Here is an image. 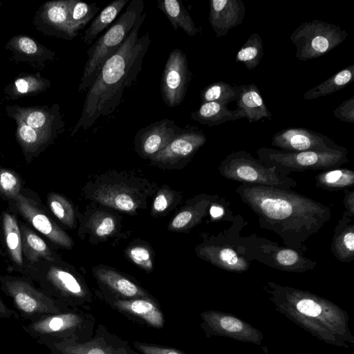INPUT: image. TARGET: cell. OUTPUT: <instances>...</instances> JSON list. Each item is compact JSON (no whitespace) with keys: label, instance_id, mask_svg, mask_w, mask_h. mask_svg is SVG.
Listing matches in <instances>:
<instances>
[{"label":"cell","instance_id":"44dd1931","mask_svg":"<svg viewBox=\"0 0 354 354\" xmlns=\"http://www.w3.org/2000/svg\"><path fill=\"white\" fill-rule=\"evenodd\" d=\"M4 48L12 54V60L16 63L26 62L32 67L42 70L48 62L53 61L55 53L35 38L25 35L12 37Z\"/></svg>","mask_w":354,"mask_h":354},{"label":"cell","instance_id":"7402d4cb","mask_svg":"<svg viewBox=\"0 0 354 354\" xmlns=\"http://www.w3.org/2000/svg\"><path fill=\"white\" fill-rule=\"evenodd\" d=\"M245 8L241 0L209 1V22L217 37L243 23Z\"/></svg>","mask_w":354,"mask_h":354},{"label":"cell","instance_id":"83f0119b","mask_svg":"<svg viewBox=\"0 0 354 354\" xmlns=\"http://www.w3.org/2000/svg\"><path fill=\"white\" fill-rule=\"evenodd\" d=\"M2 228L6 248L15 267L24 272L21 234L15 217L8 212L2 215Z\"/></svg>","mask_w":354,"mask_h":354},{"label":"cell","instance_id":"9c48e42d","mask_svg":"<svg viewBox=\"0 0 354 354\" xmlns=\"http://www.w3.org/2000/svg\"><path fill=\"white\" fill-rule=\"evenodd\" d=\"M348 36L340 26L315 19L302 22L290 39L296 46V57L308 61L321 57L341 44Z\"/></svg>","mask_w":354,"mask_h":354},{"label":"cell","instance_id":"e0dca14e","mask_svg":"<svg viewBox=\"0 0 354 354\" xmlns=\"http://www.w3.org/2000/svg\"><path fill=\"white\" fill-rule=\"evenodd\" d=\"M32 24L42 34L63 39L71 40L78 34L69 21L67 0L41 4L34 15Z\"/></svg>","mask_w":354,"mask_h":354},{"label":"cell","instance_id":"681fc988","mask_svg":"<svg viewBox=\"0 0 354 354\" xmlns=\"http://www.w3.org/2000/svg\"><path fill=\"white\" fill-rule=\"evenodd\" d=\"M0 318H19V315L15 310L9 308L3 301L0 295Z\"/></svg>","mask_w":354,"mask_h":354},{"label":"cell","instance_id":"277c9868","mask_svg":"<svg viewBox=\"0 0 354 354\" xmlns=\"http://www.w3.org/2000/svg\"><path fill=\"white\" fill-rule=\"evenodd\" d=\"M143 9L142 0H131L124 12L88 49V60L80 79L79 93L87 91L94 82L104 62L125 41Z\"/></svg>","mask_w":354,"mask_h":354},{"label":"cell","instance_id":"4dcf8cb0","mask_svg":"<svg viewBox=\"0 0 354 354\" xmlns=\"http://www.w3.org/2000/svg\"><path fill=\"white\" fill-rule=\"evenodd\" d=\"M158 8L170 21L174 30L181 28L189 36H194L198 29L180 0H158Z\"/></svg>","mask_w":354,"mask_h":354},{"label":"cell","instance_id":"6da1fadb","mask_svg":"<svg viewBox=\"0 0 354 354\" xmlns=\"http://www.w3.org/2000/svg\"><path fill=\"white\" fill-rule=\"evenodd\" d=\"M236 192L255 213L259 226L274 232L289 248L304 253L305 244L332 217L331 209L292 189L241 184Z\"/></svg>","mask_w":354,"mask_h":354},{"label":"cell","instance_id":"5bb4252c","mask_svg":"<svg viewBox=\"0 0 354 354\" xmlns=\"http://www.w3.org/2000/svg\"><path fill=\"white\" fill-rule=\"evenodd\" d=\"M206 140L203 131L194 128L183 129L180 133L150 158L151 163L165 168L180 167L191 160Z\"/></svg>","mask_w":354,"mask_h":354},{"label":"cell","instance_id":"4fadbf2b","mask_svg":"<svg viewBox=\"0 0 354 354\" xmlns=\"http://www.w3.org/2000/svg\"><path fill=\"white\" fill-rule=\"evenodd\" d=\"M191 79L186 54L180 49H174L165 63L160 82L162 99L167 106L182 103Z\"/></svg>","mask_w":354,"mask_h":354},{"label":"cell","instance_id":"b9f144b4","mask_svg":"<svg viewBox=\"0 0 354 354\" xmlns=\"http://www.w3.org/2000/svg\"><path fill=\"white\" fill-rule=\"evenodd\" d=\"M21 185V180L14 171L0 169V194L14 200L20 194Z\"/></svg>","mask_w":354,"mask_h":354},{"label":"cell","instance_id":"3957f363","mask_svg":"<svg viewBox=\"0 0 354 354\" xmlns=\"http://www.w3.org/2000/svg\"><path fill=\"white\" fill-rule=\"evenodd\" d=\"M263 289L275 309L319 340L337 347H353L347 312L310 291L267 281Z\"/></svg>","mask_w":354,"mask_h":354},{"label":"cell","instance_id":"d4e9b609","mask_svg":"<svg viewBox=\"0 0 354 354\" xmlns=\"http://www.w3.org/2000/svg\"><path fill=\"white\" fill-rule=\"evenodd\" d=\"M352 218L344 212L335 228L332 239L331 252L342 263L354 260V223Z\"/></svg>","mask_w":354,"mask_h":354},{"label":"cell","instance_id":"8d00e7d4","mask_svg":"<svg viewBox=\"0 0 354 354\" xmlns=\"http://www.w3.org/2000/svg\"><path fill=\"white\" fill-rule=\"evenodd\" d=\"M263 56V41L261 36L252 33L237 52L236 62L242 63L249 70L255 68Z\"/></svg>","mask_w":354,"mask_h":354},{"label":"cell","instance_id":"74e56055","mask_svg":"<svg viewBox=\"0 0 354 354\" xmlns=\"http://www.w3.org/2000/svg\"><path fill=\"white\" fill-rule=\"evenodd\" d=\"M95 274L102 282L124 296L130 297L139 294L135 283L113 270L96 268Z\"/></svg>","mask_w":354,"mask_h":354},{"label":"cell","instance_id":"e575fe53","mask_svg":"<svg viewBox=\"0 0 354 354\" xmlns=\"http://www.w3.org/2000/svg\"><path fill=\"white\" fill-rule=\"evenodd\" d=\"M240 91V86H232L225 82H213L201 91V104L215 102L228 104L237 99Z\"/></svg>","mask_w":354,"mask_h":354},{"label":"cell","instance_id":"f546056e","mask_svg":"<svg viewBox=\"0 0 354 354\" xmlns=\"http://www.w3.org/2000/svg\"><path fill=\"white\" fill-rule=\"evenodd\" d=\"M20 231L22 242V254L30 265L40 261H54L55 255L46 243L32 230L21 224Z\"/></svg>","mask_w":354,"mask_h":354},{"label":"cell","instance_id":"8fae6325","mask_svg":"<svg viewBox=\"0 0 354 354\" xmlns=\"http://www.w3.org/2000/svg\"><path fill=\"white\" fill-rule=\"evenodd\" d=\"M246 238L250 261L257 260L269 267L282 271L304 272L315 269L317 263L303 253L261 238Z\"/></svg>","mask_w":354,"mask_h":354},{"label":"cell","instance_id":"cb8c5ba5","mask_svg":"<svg viewBox=\"0 0 354 354\" xmlns=\"http://www.w3.org/2000/svg\"><path fill=\"white\" fill-rule=\"evenodd\" d=\"M217 199L216 196H198L173 218L168 227L169 230L180 232L192 229L207 215L210 205Z\"/></svg>","mask_w":354,"mask_h":354},{"label":"cell","instance_id":"2e32d148","mask_svg":"<svg viewBox=\"0 0 354 354\" xmlns=\"http://www.w3.org/2000/svg\"><path fill=\"white\" fill-rule=\"evenodd\" d=\"M271 145L280 150L292 152L344 149L322 133L303 127L288 128L277 132L272 136Z\"/></svg>","mask_w":354,"mask_h":354},{"label":"cell","instance_id":"7bdbcfd3","mask_svg":"<svg viewBox=\"0 0 354 354\" xmlns=\"http://www.w3.org/2000/svg\"><path fill=\"white\" fill-rule=\"evenodd\" d=\"M175 192L167 187H162L155 197L151 207V214H160L169 211L174 205Z\"/></svg>","mask_w":354,"mask_h":354},{"label":"cell","instance_id":"d6986e66","mask_svg":"<svg viewBox=\"0 0 354 354\" xmlns=\"http://www.w3.org/2000/svg\"><path fill=\"white\" fill-rule=\"evenodd\" d=\"M79 322L77 315L61 311L22 325V328L36 342L42 339L68 340L75 333Z\"/></svg>","mask_w":354,"mask_h":354},{"label":"cell","instance_id":"f6af8a7d","mask_svg":"<svg viewBox=\"0 0 354 354\" xmlns=\"http://www.w3.org/2000/svg\"><path fill=\"white\" fill-rule=\"evenodd\" d=\"M335 116L342 122L354 123V96L344 101L333 111Z\"/></svg>","mask_w":354,"mask_h":354},{"label":"cell","instance_id":"c3c4849f","mask_svg":"<svg viewBox=\"0 0 354 354\" xmlns=\"http://www.w3.org/2000/svg\"><path fill=\"white\" fill-rule=\"evenodd\" d=\"M346 213L350 216H354V191H347L345 192L343 200Z\"/></svg>","mask_w":354,"mask_h":354},{"label":"cell","instance_id":"ffe728a7","mask_svg":"<svg viewBox=\"0 0 354 354\" xmlns=\"http://www.w3.org/2000/svg\"><path fill=\"white\" fill-rule=\"evenodd\" d=\"M14 201L19 214L37 231L59 247L66 249L73 247L71 238L35 201L21 194Z\"/></svg>","mask_w":354,"mask_h":354},{"label":"cell","instance_id":"f907efd6","mask_svg":"<svg viewBox=\"0 0 354 354\" xmlns=\"http://www.w3.org/2000/svg\"><path fill=\"white\" fill-rule=\"evenodd\" d=\"M297 354H308V353H297Z\"/></svg>","mask_w":354,"mask_h":354},{"label":"cell","instance_id":"f35d334b","mask_svg":"<svg viewBox=\"0 0 354 354\" xmlns=\"http://www.w3.org/2000/svg\"><path fill=\"white\" fill-rule=\"evenodd\" d=\"M69 21L78 32L91 21L100 10L97 3H87L79 0H67Z\"/></svg>","mask_w":354,"mask_h":354},{"label":"cell","instance_id":"d590c367","mask_svg":"<svg viewBox=\"0 0 354 354\" xmlns=\"http://www.w3.org/2000/svg\"><path fill=\"white\" fill-rule=\"evenodd\" d=\"M85 226L95 238L104 240L115 234L118 229V222L113 214L97 211L89 216Z\"/></svg>","mask_w":354,"mask_h":354},{"label":"cell","instance_id":"60d3db41","mask_svg":"<svg viewBox=\"0 0 354 354\" xmlns=\"http://www.w3.org/2000/svg\"><path fill=\"white\" fill-rule=\"evenodd\" d=\"M120 304L133 313L141 316L151 325L156 327L162 326V314L151 303L138 299L124 301Z\"/></svg>","mask_w":354,"mask_h":354},{"label":"cell","instance_id":"ac0fdd59","mask_svg":"<svg viewBox=\"0 0 354 354\" xmlns=\"http://www.w3.org/2000/svg\"><path fill=\"white\" fill-rule=\"evenodd\" d=\"M182 131L174 120L167 118L151 123L135 135V150L143 158L150 159Z\"/></svg>","mask_w":354,"mask_h":354},{"label":"cell","instance_id":"603a6c76","mask_svg":"<svg viewBox=\"0 0 354 354\" xmlns=\"http://www.w3.org/2000/svg\"><path fill=\"white\" fill-rule=\"evenodd\" d=\"M240 93L236 100L237 110L250 122H255L263 118L271 120L272 113L254 83L240 85Z\"/></svg>","mask_w":354,"mask_h":354},{"label":"cell","instance_id":"8992f818","mask_svg":"<svg viewBox=\"0 0 354 354\" xmlns=\"http://www.w3.org/2000/svg\"><path fill=\"white\" fill-rule=\"evenodd\" d=\"M218 171L223 177L242 184L283 189H291L297 185L292 178L281 174L274 167L265 165L259 158L245 151L227 155L221 162Z\"/></svg>","mask_w":354,"mask_h":354},{"label":"cell","instance_id":"ba28073f","mask_svg":"<svg viewBox=\"0 0 354 354\" xmlns=\"http://www.w3.org/2000/svg\"><path fill=\"white\" fill-rule=\"evenodd\" d=\"M0 288L9 297L19 315L30 322L62 311L61 303L37 288L30 277L0 276Z\"/></svg>","mask_w":354,"mask_h":354},{"label":"cell","instance_id":"f1b7e54d","mask_svg":"<svg viewBox=\"0 0 354 354\" xmlns=\"http://www.w3.org/2000/svg\"><path fill=\"white\" fill-rule=\"evenodd\" d=\"M191 118L200 124L212 127L243 117L237 109H229L227 104L209 102L201 104L199 109L191 113Z\"/></svg>","mask_w":354,"mask_h":354},{"label":"cell","instance_id":"7dc6e473","mask_svg":"<svg viewBox=\"0 0 354 354\" xmlns=\"http://www.w3.org/2000/svg\"><path fill=\"white\" fill-rule=\"evenodd\" d=\"M140 349L145 354H182L173 349H166L155 346H141Z\"/></svg>","mask_w":354,"mask_h":354},{"label":"cell","instance_id":"ee69618b","mask_svg":"<svg viewBox=\"0 0 354 354\" xmlns=\"http://www.w3.org/2000/svg\"><path fill=\"white\" fill-rule=\"evenodd\" d=\"M127 253L130 259L145 270H151L153 262L150 250L144 245H134L128 248Z\"/></svg>","mask_w":354,"mask_h":354},{"label":"cell","instance_id":"ab89813d","mask_svg":"<svg viewBox=\"0 0 354 354\" xmlns=\"http://www.w3.org/2000/svg\"><path fill=\"white\" fill-rule=\"evenodd\" d=\"M47 203L52 213L61 223L69 228L75 227L74 208L67 198L51 192L47 196Z\"/></svg>","mask_w":354,"mask_h":354},{"label":"cell","instance_id":"4316f807","mask_svg":"<svg viewBox=\"0 0 354 354\" xmlns=\"http://www.w3.org/2000/svg\"><path fill=\"white\" fill-rule=\"evenodd\" d=\"M50 86V81L41 76L40 73H21L5 86L4 92L9 99L16 100L23 97L39 95Z\"/></svg>","mask_w":354,"mask_h":354},{"label":"cell","instance_id":"484cf974","mask_svg":"<svg viewBox=\"0 0 354 354\" xmlns=\"http://www.w3.org/2000/svg\"><path fill=\"white\" fill-rule=\"evenodd\" d=\"M15 122L17 124L16 140L20 145L27 162L39 156L46 147L53 144L57 138L39 132L22 122L15 121Z\"/></svg>","mask_w":354,"mask_h":354},{"label":"cell","instance_id":"1f68e13d","mask_svg":"<svg viewBox=\"0 0 354 354\" xmlns=\"http://www.w3.org/2000/svg\"><path fill=\"white\" fill-rule=\"evenodd\" d=\"M354 80V64L346 66L325 81L308 90L304 95L305 100H314L343 89Z\"/></svg>","mask_w":354,"mask_h":354},{"label":"cell","instance_id":"836d02e7","mask_svg":"<svg viewBox=\"0 0 354 354\" xmlns=\"http://www.w3.org/2000/svg\"><path fill=\"white\" fill-rule=\"evenodd\" d=\"M354 185V172L347 168L322 171L315 177V186L329 191L347 189Z\"/></svg>","mask_w":354,"mask_h":354},{"label":"cell","instance_id":"7c38bea8","mask_svg":"<svg viewBox=\"0 0 354 354\" xmlns=\"http://www.w3.org/2000/svg\"><path fill=\"white\" fill-rule=\"evenodd\" d=\"M201 316L203 319L201 327L205 330L207 337H224L258 346L262 343L263 333L235 315L211 310L204 312Z\"/></svg>","mask_w":354,"mask_h":354},{"label":"cell","instance_id":"bcb514c9","mask_svg":"<svg viewBox=\"0 0 354 354\" xmlns=\"http://www.w3.org/2000/svg\"><path fill=\"white\" fill-rule=\"evenodd\" d=\"M227 210H229L226 203L223 205L221 202L214 201L209 207V212L212 219L227 220Z\"/></svg>","mask_w":354,"mask_h":354},{"label":"cell","instance_id":"30bf717a","mask_svg":"<svg viewBox=\"0 0 354 354\" xmlns=\"http://www.w3.org/2000/svg\"><path fill=\"white\" fill-rule=\"evenodd\" d=\"M211 237L198 245L197 255L217 268L232 272L247 271L250 265L244 238L228 239L226 234Z\"/></svg>","mask_w":354,"mask_h":354},{"label":"cell","instance_id":"7a4b0ae2","mask_svg":"<svg viewBox=\"0 0 354 354\" xmlns=\"http://www.w3.org/2000/svg\"><path fill=\"white\" fill-rule=\"evenodd\" d=\"M146 16L147 12H143L138 18L125 41L104 62L88 88L80 118L71 136L79 130L91 128L100 118L113 113L123 101L125 91L136 83L151 42L148 32L138 37Z\"/></svg>","mask_w":354,"mask_h":354},{"label":"cell","instance_id":"d6a6232c","mask_svg":"<svg viewBox=\"0 0 354 354\" xmlns=\"http://www.w3.org/2000/svg\"><path fill=\"white\" fill-rule=\"evenodd\" d=\"M129 0H116L109 3L91 21L83 37L86 45L92 44L97 36L107 28L118 17Z\"/></svg>","mask_w":354,"mask_h":354},{"label":"cell","instance_id":"5b68a950","mask_svg":"<svg viewBox=\"0 0 354 354\" xmlns=\"http://www.w3.org/2000/svg\"><path fill=\"white\" fill-rule=\"evenodd\" d=\"M86 194L97 203L128 214L136 213L147 198L140 181L120 174L103 175L91 182Z\"/></svg>","mask_w":354,"mask_h":354},{"label":"cell","instance_id":"9a60e30c","mask_svg":"<svg viewBox=\"0 0 354 354\" xmlns=\"http://www.w3.org/2000/svg\"><path fill=\"white\" fill-rule=\"evenodd\" d=\"M6 111L7 115L15 121L22 122L42 133L57 137L64 130L65 122L57 103L51 106L9 105Z\"/></svg>","mask_w":354,"mask_h":354},{"label":"cell","instance_id":"52a82bcc","mask_svg":"<svg viewBox=\"0 0 354 354\" xmlns=\"http://www.w3.org/2000/svg\"><path fill=\"white\" fill-rule=\"evenodd\" d=\"M259 159L268 167H274L283 175L307 170H328L348 162V151L336 149L329 151H286L268 147L257 151Z\"/></svg>","mask_w":354,"mask_h":354}]
</instances>
